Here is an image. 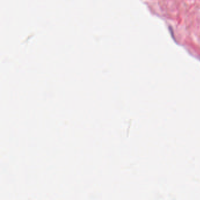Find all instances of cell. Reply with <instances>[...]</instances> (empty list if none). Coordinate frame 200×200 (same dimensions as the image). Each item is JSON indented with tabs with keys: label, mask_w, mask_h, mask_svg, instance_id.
<instances>
[]
</instances>
